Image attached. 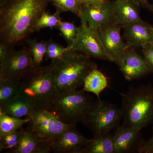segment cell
Here are the masks:
<instances>
[{"instance_id": "cell-1", "label": "cell", "mask_w": 153, "mask_h": 153, "mask_svg": "<svg viewBox=\"0 0 153 153\" xmlns=\"http://www.w3.org/2000/svg\"><path fill=\"white\" fill-rule=\"evenodd\" d=\"M49 0H1L0 40L12 48L36 32Z\"/></svg>"}, {"instance_id": "cell-2", "label": "cell", "mask_w": 153, "mask_h": 153, "mask_svg": "<svg viewBox=\"0 0 153 153\" xmlns=\"http://www.w3.org/2000/svg\"><path fill=\"white\" fill-rule=\"evenodd\" d=\"M87 55L68 50L60 58L51 60L55 94L78 89L85 76L97 67Z\"/></svg>"}, {"instance_id": "cell-3", "label": "cell", "mask_w": 153, "mask_h": 153, "mask_svg": "<svg viewBox=\"0 0 153 153\" xmlns=\"http://www.w3.org/2000/svg\"><path fill=\"white\" fill-rule=\"evenodd\" d=\"M122 97L123 125L140 131L153 121V87L131 86Z\"/></svg>"}, {"instance_id": "cell-4", "label": "cell", "mask_w": 153, "mask_h": 153, "mask_svg": "<svg viewBox=\"0 0 153 153\" xmlns=\"http://www.w3.org/2000/svg\"><path fill=\"white\" fill-rule=\"evenodd\" d=\"M19 94L34 102L37 107L48 109L55 94L50 64L33 68L21 80Z\"/></svg>"}, {"instance_id": "cell-5", "label": "cell", "mask_w": 153, "mask_h": 153, "mask_svg": "<svg viewBox=\"0 0 153 153\" xmlns=\"http://www.w3.org/2000/svg\"><path fill=\"white\" fill-rule=\"evenodd\" d=\"M92 102L83 89L68 91L55 94L48 109L65 123L76 125L82 123Z\"/></svg>"}, {"instance_id": "cell-6", "label": "cell", "mask_w": 153, "mask_h": 153, "mask_svg": "<svg viewBox=\"0 0 153 153\" xmlns=\"http://www.w3.org/2000/svg\"><path fill=\"white\" fill-rule=\"evenodd\" d=\"M121 109L116 105L100 99L92 102L82 123L88 128L93 137L110 132L119 126Z\"/></svg>"}, {"instance_id": "cell-7", "label": "cell", "mask_w": 153, "mask_h": 153, "mask_svg": "<svg viewBox=\"0 0 153 153\" xmlns=\"http://www.w3.org/2000/svg\"><path fill=\"white\" fill-rule=\"evenodd\" d=\"M29 117L31 118L30 127L37 136L50 143L64 131L76 126L65 123L55 112L42 108L36 107Z\"/></svg>"}, {"instance_id": "cell-8", "label": "cell", "mask_w": 153, "mask_h": 153, "mask_svg": "<svg viewBox=\"0 0 153 153\" xmlns=\"http://www.w3.org/2000/svg\"><path fill=\"white\" fill-rule=\"evenodd\" d=\"M77 27V36L74 42L68 45L70 50L76 51L90 57L112 61L100 39L98 30L88 27L83 19Z\"/></svg>"}, {"instance_id": "cell-9", "label": "cell", "mask_w": 153, "mask_h": 153, "mask_svg": "<svg viewBox=\"0 0 153 153\" xmlns=\"http://www.w3.org/2000/svg\"><path fill=\"white\" fill-rule=\"evenodd\" d=\"M35 67L29 48L16 51L10 48L0 61V78L21 81Z\"/></svg>"}, {"instance_id": "cell-10", "label": "cell", "mask_w": 153, "mask_h": 153, "mask_svg": "<svg viewBox=\"0 0 153 153\" xmlns=\"http://www.w3.org/2000/svg\"><path fill=\"white\" fill-rule=\"evenodd\" d=\"M128 80L140 79L152 72L143 57L129 48L114 61Z\"/></svg>"}, {"instance_id": "cell-11", "label": "cell", "mask_w": 153, "mask_h": 153, "mask_svg": "<svg viewBox=\"0 0 153 153\" xmlns=\"http://www.w3.org/2000/svg\"><path fill=\"white\" fill-rule=\"evenodd\" d=\"M114 1L104 0L92 5H82L79 19H83L91 29L97 30L112 22Z\"/></svg>"}, {"instance_id": "cell-12", "label": "cell", "mask_w": 153, "mask_h": 153, "mask_svg": "<svg viewBox=\"0 0 153 153\" xmlns=\"http://www.w3.org/2000/svg\"><path fill=\"white\" fill-rule=\"evenodd\" d=\"M122 28L121 26L110 22L98 29L102 42L112 62H114L118 57L130 48L121 35Z\"/></svg>"}, {"instance_id": "cell-13", "label": "cell", "mask_w": 153, "mask_h": 153, "mask_svg": "<svg viewBox=\"0 0 153 153\" xmlns=\"http://www.w3.org/2000/svg\"><path fill=\"white\" fill-rule=\"evenodd\" d=\"M76 126L64 131L50 143L52 152L56 153H80L90 139H88L76 129Z\"/></svg>"}, {"instance_id": "cell-14", "label": "cell", "mask_w": 153, "mask_h": 153, "mask_svg": "<svg viewBox=\"0 0 153 153\" xmlns=\"http://www.w3.org/2000/svg\"><path fill=\"white\" fill-rule=\"evenodd\" d=\"M123 37L129 48L153 43V25L142 19L123 26Z\"/></svg>"}, {"instance_id": "cell-15", "label": "cell", "mask_w": 153, "mask_h": 153, "mask_svg": "<svg viewBox=\"0 0 153 153\" xmlns=\"http://www.w3.org/2000/svg\"><path fill=\"white\" fill-rule=\"evenodd\" d=\"M50 144L40 140L30 127L23 129L18 144L8 153H49L52 152Z\"/></svg>"}, {"instance_id": "cell-16", "label": "cell", "mask_w": 153, "mask_h": 153, "mask_svg": "<svg viewBox=\"0 0 153 153\" xmlns=\"http://www.w3.org/2000/svg\"><path fill=\"white\" fill-rule=\"evenodd\" d=\"M140 7L133 0H115L112 23L123 27L140 20Z\"/></svg>"}, {"instance_id": "cell-17", "label": "cell", "mask_w": 153, "mask_h": 153, "mask_svg": "<svg viewBox=\"0 0 153 153\" xmlns=\"http://www.w3.org/2000/svg\"><path fill=\"white\" fill-rule=\"evenodd\" d=\"M140 132L136 129L123 125L117 126L113 134L115 153H128L135 148L137 149L140 143Z\"/></svg>"}, {"instance_id": "cell-18", "label": "cell", "mask_w": 153, "mask_h": 153, "mask_svg": "<svg viewBox=\"0 0 153 153\" xmlns=\"http://www.w3.org/2000/svg\"><path fill=\"white\" fill-rule=\"evenodd\" d=\"M36 107L34 102L19 94L8 101L0 104V112L23 118L29 117Z\"/></svg>"}, {"instance_id": "cell-19", "label": "cell", "mask_w": 153, "mask_h": 153, "mask_svg": "<svg viewBox=\"0 0 153 153\" xmlns=\"http://www.w3.org/2000/svg\"><path fill=\"white\" fill-rule=\"evenodd\" d=\"M108 86L106 76L97 67L92 69L83 80V90L95 94L98 99H100V94Z\"/></svg>"}, {"instance_id": "cell-20", "label": "cell", "mask_w": 153, "mask_h": 153, "mask_svg": "<svg viewBox=\"0 0 153 153\" xmlns=\"http://www.w3.org/2000/svg\"><path fill=\"white\" fill-rule=\"evenodd\" d=\"M80 153H115L113 134L110 132L93 137Z\"/></svg>"}, {"instance_id": "cell-21", "label": "cell", "mask_w": 153, "mask_h": 153, "mask_svg": "<svg viewBox=\"0 0 153 153\" xmlns=\"http://www.w3.org/2000/svg\"><path fill=\"white\" fill-rule=\"evenodd\" d=\"M30 121V117L19 118L0 112V137L16 131Z\"/></svg>"}, {"instance_id": "cell-22", "label": "cell", "mask_w": 153, "mask_h": 153, "mask_svg": "<svg viewBox=\"0 0 153 153\" xmlns=\"http://www.w3.org/2000/svg\"><path fill=\"white\" fill-rule=\"evenodd\" d=\"M21 81L0 78V104L19 94Z\"/></svg>"}, {"instance_id": "cell-23", "label": "cell", "mask_w": 153, "mask_h": 153, "mask_svg": "<svg viewBox=\"0 0 153 153\" xmlns=\"http://www.w3.org/2000/svg\"><path fill=\"white\" fill-rule=\"evenodd\" d=\"M29 49L35 67L41 66L47 52V42L36 40L28 41Z\"/></svg>"}, {"instance_id": "cell-24", "label": "cell", "mask_w": 153, "mask_h": 153, "mask_svg": "<svg viewBox=\"0 0 153 153\" xmlns=\"http://www.w3.org/2000/svg\"><path fill=\"white\" fill-rule=\"evenodd\" d=\"M62 13V11L57 9H56V12L53 14L45 11L37 21L36 32L44 28L57 27L61 21L60 15Z\"/></svg>"}, {"instance_id": "cell-25", "label": "cell", "mask_w": 153, "mask_h": 153, "mask_svg": "<svg viewBox=\"0 0 153 153\" xmlns=\"http://www.w3.org/2000/svg\"><path fill=\"white\" fill-rule=\"evenodd\" d=\"M56 7L63 12L73 13L79 17L81 11L80 0H49Z\"/></svg>"}, {"instance_id": "cell-26", "label": "cell", "mask_w": 153, "mask_h": 153, "mask_svg": "<svg viewBox=\"0 0 153 153\" xmlns=\"http://www.w3.org/2000/svg\"><path fill=\"white\" fill-rule=\"evenodd\" d=\"M23 129L22 127L16 131L0 137V152L15 148L19 143Z\"/></svg>"}, {"instance_id": "cell-27", "label": "cell", "mask_w": 153, "mask_h": 153, "mask_svg": "<svg viewBox=\"0 0 153 153\" xmlns=\"http://www.w3.org/2000/svg\"><path fill=\"white\" fill-rule=\"evenodd\" d=\"M65 40L70 45L74 42L77 34V27L72 22L61 21L57 27Z\"/></svg>"}, {"instance_id": "cell-28", "label": "cell", "mask_w": 153, "mask_h": 153, "mask_svg": "<svg viewBox=\"0 0 153 153\" xmlns=\"http://www.w3.org/2000/svg\"><path fill=\"white\" fill-rule=\"evenodd\" d=\"M68 50V47H62L56 42L49 40L47 42V52L45 55L46 60L58 59L62 57Z\"/></svg>"}, {"instance_id": "cell-29", "label": "cell", "mask_w": 153, "mask_h": 153, "mask_svg": "<svg viewBox=\"0 0 153 153\" xmlns=\"http://www.w3.org/2000/svg\"><path fill=\"white\" fill-rule=\"evenodd\" d=\"M142 50L143 57L153 72V43L144 44L141 47Z\"/></svg>"}, {"instance_id": "cell-30", "label": "cell", "mask_w": 153, "mask_h": 153, "mask_svg": "<svg viewBox=\"0 0 153 153\" xmlns=\"http://www.w3.org/2000/svg\"><path fill=\"white\" fill-rule=\"evenodd\" d=\"M137 150L140 153H153V128L152 136L147 140L141 142Z\"/></svg>"}, {"instance_id": "cell-31", "label": "cell", "mask_w": 153, "mask_h": 153, "mask_svg": "<svg viewBox=\"0 0 153 153\" xmlns=\"http://www.w3.org/2000/svg\"><path fill=\"white\" fill-rule=\"evenodd\" d=\"M133 1L137 3L140 7H142L153 13L152 5L150 4L148 1V0H133Z\"/></svg>"}, {"instance_id": "cell-32", "label": "cell", "mask_w": 153, "mask_h": 153, "mask_svg": "<svg viewBox=\"0 0 153 153\" xmlns=\"http://www.w3.org/2000/svg\"><path fill=\"white\" fill-rule=\"evenodd\" d=\"M10 49V48H9L5 44H0V61H1L5 58Z\"/></svg>"}, {"instance_id": "cell-33", "label": "cell", "mask_w": 153, "mask_h": 153, "mask_svg": "<svg viewBox=\"0 0 153 153\" xmlns=\"http://www.w3.org/2000/svg\"><path fill=\"white\" fill-rule=\"evenodd\" d=\"M104 0H80L82 5H92L101 2Z\"/></svg>"}, {"instance_id": "cell-34", "label": "cell", "mask_w": 153, "mask_h": 153, "mask_svg": "<svg viewBox=\"0 0 153 153\" xmlns=\"http://www.w3.org/2000/svg\"><path fill=\"white\" fill-rule=\"evenodd\" d=\"M152 1H153V4H152V5L153 7V0H152Z\"/></svg>"}]
</instances>
